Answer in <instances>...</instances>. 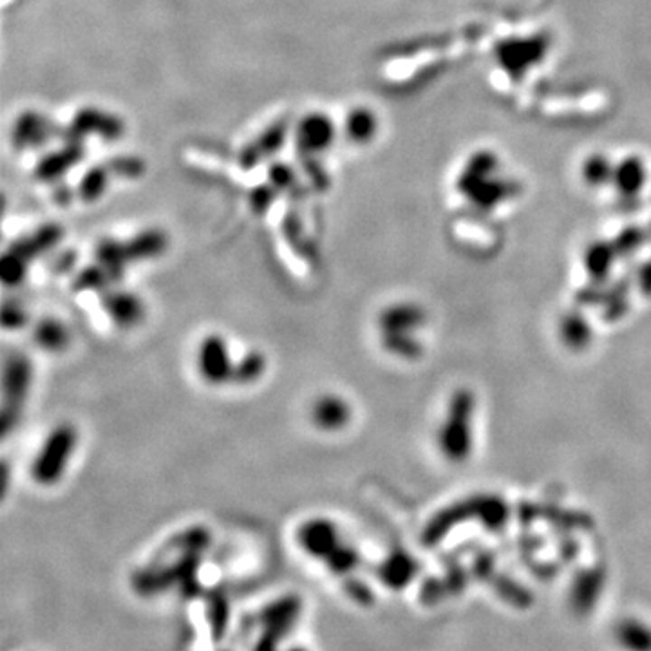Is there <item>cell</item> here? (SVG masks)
I'll return each instance as SVG.
<instances>
[{
	"instance_id": "e0dca14e",
	"label": "cell",
	"mask_w": 651,
	"mask_h": 651,
	"mask_svg": "<svg viewBox=\"0 0 651 651\" xmlns=\"http://www.w3.org/2000/svg\"><path fill=\"white\" fill-rule=\"evenodd\" d=\"M617 635H618L620 642L629 649H637V651L651 649V633L642 624H637V622L620 624Z\"/></svg>"
},
{
	"instance_id": "52a82bcc",
	"label": "cell",
	"mask_w": 651,
	"mask_h": 651,
	"mask_svg": "<svg viewBox=\"0 0 651 651\" xmlns=\"http://www.w3.org/2000/svg\"><path fill=\"white\" fill-rule=\"evenodd\" d=\"M33 340L42 351L61 353L71 344V331L60 318L45 316L36 322L33 329Z\"/></svg>"
},
{
	"instance_id": "d6986e66",
	"label": "cell",
	"mask_w": 651,
	"mask_h": 651,
	"mask_svg": "<svg viewBox=\"0 0 651 651\" xmlns=\"http://www.w3.org/2000/svg\"><path fill=\"white\" fill-rule=\"evenodd\" d=\"M29 316L18 302L5 300L2 306V326L4 329H20L27 324Z\"/></svg>"
},
{
	"instance_id": "5bb4252c",
	"label": "cell",
	"mask_w": 651,
	"mask_h": 651,
	"mask_svg": "<svg viewBox=\"0 0 651 651\" xmlns=\"http://www.w3.org/2000/svg\"><path fill=\"white\" fill-rule=\"evenodd\" d=\"M324 562L333 575L349 577L354 571V568L358 566V553L353 546L340 542Z\"/></svg>"
},
{
	"instance_id": "9a60e30c",
	"label": "cell",
	"mask_w": 651,
	"mask_h": 651,
	"mask_svg": "<svg viewBox=\"0 0 651 651\" xmlns=\"http://www.w3.org/2000/svg\"><path fill=\"white\" fill-rule=\"evenodd\" d=\"M380 577L387 586L400 588L410 577V562L403 555H392L382 564Z\"/></svg>"
},
{
	"instance_id": "277c9868",
	"label": "cell",
	"mask_w": 651,
	"mask_h": 651,
	"mask_svg": "<svg viewBox=\"0 0 651 651\" xmlns=\"http://www.w3.org/2000/svg\"><path fill=\"white\" fill-rule=\"evenodd\" d=\"M297 542L307 555L326 561L340 544L338 528L327 517L306 519L297 528Z\"/></svg>"
},
{
	"instance_id": "5b68a950",
	"label": "cell",
	"mask_w": 651,
	"mask_h": 651,
	"mask_svg": "<svg viewBox=\"0 0 651 651\" xmlns=\"http://www.w3.org/2000/svg\"><path fill=\"white\" fill-rule=\"evenodd\" d=\"M101 307L118 327H134L145 318L143 300L125 289L110 288L101 293Z\"/></svg>"
},
{
	"instance_id": "8fae6325",
	"label": "cell",
	"mask_w": 651,
	"mask_h": 651,
	"mask_svg": "<svg viewBox=\"0 0 651 651\" xmlns=\"http://www.w3.org/2000/svg\"><path fill=\"white\" fill-rule=\"evenodd\" d=\"M60 237H61V230L58 226H45L36 233L13 242L11 251L31 262L34 257L51 250L60 241Z\"/></svg>"
},
{
	"instance_id": "4fadbf2b",
	"label": "cell",
	"mask_w": 651,
	"mask_h": 651,
	"mask_svg": "<svg viewBox=\"0 0 651 651\" xmlns=\"http://www.w3.org/2000/svg\"><path fill=\"white\" fill-rule=\"evenodd\" d=\"M112 284H116L114 278L110 277V273L99 262L83 268L72 278V288L76 291H99V293H103V291L110 289Z\"/></svg>"
},
{
	"instance_id": "3957f363",
	"label": "cell",
	"mask_w": 651,
	"mask_h": 651,
	"mask_svg": "<svg viewBox=\"0 0 651 651\" xmlns=\"http://www.w3.org/2000/svg\"><path fill=\"white\" fill-rule=\"evenodd\" d=\"M195 365L199 376L208 385H224L231 382L235 362L230 356L228 344L222 335L210 333L199 342Z\"/></svg>"
},
{
	"instance_id": "9c48e42d",
	"label": "cell",
	"mask_w": 651,
	"mask_h": 651,
	"mask_svg": "<svg viewBox=\"0 0 651 651\" xmlns=\"http://www.w3.org/2000/svg\"><path fill=\"white\" fill-rule=\"evenodd\" d=\"M302 600L298 595H284L273 602H269L260 613L259 622L266 626H289L293 627L298 613H300Z\"/></svg>"
},
{
	"instance_id": "2e32d148",
	"label": "cell",
	"mask_w": 651,
	"mask_h": 651,
	"mask_svg": "<svg viewBox=\"0 0 651 651\" xmlns=\"http://www.w3.org/2000/svg\"><path fill=\"white\" fill-rule=\"evenodd\" d=\"M27 260L22 259L20 255H16L14 251H5L4 257H2V262H0V277H2V282L4 286L7 288H13V286H18L24 282L25 278V273H27Z\"/></svg>"
},
{
	"instance_id": "7a4b0ae2",
	"label": "cell",
	"mask_w": 651,
	"mask_h": 651,
	"mask_svg": "<svg viewBox=\"0 0 651 651\" xmlns=\"http://www.w3.org/2000/svg\"><path fill=\"white\" fill-rule=\"evenodd\" d=\"M33 378V367L27 356L13 353L7 356L2 371V412H0V434L7 436L18 423L24 401L27 398Z\"/></svg>"
},
{
	"instance_id": "6da1fadb",
	"label": "cell",
	"mask_w": 651,
	"mask_h": 651,
	"mask_svg": "<svg viewBox=\"0 0 651 651\" xmlns=\"http://www.w3.org/2000/svg\"><path fill=\"white\" fill-rule=\"evenodd\" d=\"M76 445L78 429L72 423L61 421L52 427L31 463L33 481L42 486L56 485L63 477Z\"/></svg>"
},
{
	"instance_id": "ba28073f",
	"label": "cell",
	"mask_w": 651,
	"mask_h": 651,
	"mask_svg": "<svg viewBox=\"0 0 651 651\" xmlns=\"http://www.w3.org/2000/svg\"><path fill=\"white\" fill-rule=\"evenodd\" d=\"M168 246V241L165 237V233L156 231V230H148V231H141L136 237H132L130 241L125 242V251L128 257V262H141V260H148L154 257H159Z\"/></svg>"
},
{
	"instance_id": "ffe728a7",
	"label": "cell",
	"mask_w": 651,
	"mask_h": 651,
	"mask_svg": "<svg viewBox=\"0 0 651 651\" xmlns=\"http://www.w3.org/2000/svg\"><path fill=\"white\" fill-rule=\"evenodd\" d=\"M344 580H345V584H344V588H345V591H347V595L351 597V599H354L356 602H369V599H371V591H369V588L363 584V582H356V580H353L351 577H344Z\"/></svg>"
},
{
	"instance_id": "7c38bea8",
	"label": "cell",
	"mask_w": 651,
	"mask_h": 651,
	"mask_svg": "<svg viewBox=\"0 0 651 651\" xmlns=\"http://www.w3.org/2000/svg\"><path fill=\"white\" fill-rule=\"evenodd\" d=\"M268 369V360L262 351L251 349L244 353L233 365L231 383L235 385H251L259 382Z\"/></svg>"
},
{
	"instance_id": "30bf717a",
	"label": "cell",
	"mask_w": 651,
	"mask_h": 651,
	"mask_svg": "<svg viewBox=\"0 0 651 651\" xmlns=\"http://www.w3.org/2000/svg\"><path fill=\"white\" fill-rule=\"evenodd\" d=\"M212 542V532L206 526L195 524L170 537L157 552V557H165L170 552H203Z\"/></svg>"
},
{
	"instance_id": "8992f818",
	"label": "cell",
	"mask_w": 651,
	"mask_h": 651,
	"mask_svg": "<svg viewBox=\"0 0 651 651\" xmlns=\"http://www.w3.org/2000/svg\"><path fill=\"white\" fill-rule=\"evenodd\" d=\"M311 423L322 432L342 430L351 421V405L340 394H320L309 409Z\"/></svg>"
},
{
	"instance_id": "ac0fdd59",
	"label": "cell",
	"mask_w": 651,
	"mask_h": 651,
	"mask_svg": "<svg viewBox=\"0 0 651 651\" xmlns=\"http://www.w3.org/2000/svg\"><path fill=\"white\" fill-rule=\"evenodd\" d=\"M228 613L230 611H228V602H226L224 595L213 591L208 597V618H210V627H212L213 640H219L221 635L224 633Z\"/></svg>"
},
{
	"instance_id": "44dd1931",
	"label": "cell",
	"mask_w": 651,
	"mask_h": 651,
	"mask_svg": "<svg viewBox=\"0 0 651 651\" xmlns=\"http://www.w3.org/2000/svg\"><path fill=\"white\" fill-rule=\"evenodd\" d=\"M288 651H306L304 647H291V649H288Z\"/></svg>"
}]
</instances>
